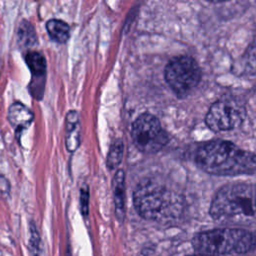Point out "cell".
I'll list each match as a JSON object with an SVG mask.
<instances>
[{
  "mask_svg": "<svg viewBox=\"0 0 256 256\" xmlns=\"http://www.w3.org/2000/svg\"><path fill=\"white\" fill-rule=\"evenodd\" d=\"M134 205L143 218L167 223L182 215L184 198L170 186L154 178H145L134 190Z\"/></svg>",
  "mask_w": 256,
  "mask_h": 256,
  "instance_id": "cell-1",
  "label": "cell"
},
{
  "mask_svg": "<svg viewBox=\"0 0 256 256\" xmlns=\"http://www.w3.org/2000/svg\"><path fill=\"white\" fill-rule=\"evenodd\" d=\"M197 165L205 172L220 176H236L256 172V155L229 141L215 140L196 152Z\"/></svg>",
  "mask_w": 256,
  "mask_h": 256,
  "instance_id": "cell-2",
  "label": "cell"
},
{
  "mask_svg": "<svg viewBox=\"0 0 256 256\" xmlns=\"http://www.w3.org/2000/svg\"><path fill=\"white\" fill-rule=\"evenodd\" d=\"M210 215L225 224H256V186L247 183L223 186L211 202Z\"/></svg>",
  "mask_w": 256,
  "mask_h": 256,
  "instance_id": "cell-3",
  "label": "cell"
},
{
  "mask_svg": "<svg viewBox=\"0 0 256 256\" xmlns=\"http://www.w3.org/2000/svg\"><path fill=\"white\" fill-rule=\"evenodd\" d=\"M192 245L198 254H243L255 247L256 238L240 228H219L197 234Z\"/></svg>",
  "mask_w": 256,
  "mask_h": 256,
  "instance_id": "cell-4",
  "label": "cell"
},
{
  "mask_svg": "<svg viewBox=\"0 0 256 256\" xmlns=\"http://www.w3.org/2000/svg\"><path fill=\"white\" fill-rule=\"evenodd\" d=\"M165 79L171 89L180 97L188 95L201 80V69L189 56L175 57L165 67Z\"/></svg>",
  "mask_w": 256,
  "mask_h": 256,
  "instance_id": "cell-5",
  "label": "cell"
},
{
  "mask_svg": "<svg viewBox=\"0 0 256 256\" xmlns=\"http://www.w3.org/2000/svg\"><path fill=\"white\" fill-rule=\"evenodd\" d=\"M131 135L137 149L147 154L160 151L169 140L159 120L149 113L137 117L132 124Z\"/></svg>",
  "mask_w": 256,
  "mask_h": 256,
  "instance_id": "cell-6",
  "label": "cell"
},
{
  "mask_svg": "<svg viewBox=\"0 0 256 256\" xmlns=\"http://www.w3.org/2000/svg\"><path fill=\"white\" fill-rule=\"evenodd\" d=\"M245 116L246 110L242 104L233 99H223L210 107L205 121L212 131L219 132L239 127Z\"/></svg>",
  "mask_w": 256,
  "mask_h": 256,
  "instance_id": "cell-7",
  "label": "cell"
},
{
  "mask_svg": "<svg viewBox=\"0 0 256 256\" xmlns=\"http://www.w3.org/2000/svg\"><path fill=\"white\" fill-rule=\"evenodd\" d=\"M25 62L31 73L29 92L35 99L41 100L46 82V59L41 53L37 51H28L25 54Z\"/></svg>",
  "mask_w": 256,
  "mask_h": 256,
  "instance_id": "cell-8",
  "label": "cell"
},
{
  "mask_svg": "<svg viewBox=\"0 0 256 256\" xmlns=\"http://www.w3.org/2000/svg\"><path fill=\"white\" fill-rule=\"evenodd\" d=\"M7 118L11 126L15 129L16 137L19 139L21 133L32 124L34 113L23 103L14 102L8 108Z\"/></svg>",
  "mask_w": 256,
  "mask_h": 256,
  "instance_id": "cell-9",
  "label": "cell"
},
{
  "mask_svg": "<svg viewBox=\"0 0 256 256\" xmlns=\"http://www.w3.org/2000/svg\"><path fill=\"white\" fill-rule=\"evenodd\" d=\"M80 120L79 114L75 110H70L65 118V146L73 153L80 145Z\"/></svg>",
  "mask_w": 256,
  "mask_h": 256,
  "instance_id": "cell-10",
  "label": "cell"
},
{
  "mask_svg": "<svg viewBox=\"0 0 256 256\" xmlns=\"http://www.w3.org/2000/svg\"><path fill=\"white\" fill-rule=\"evenodd\" d=\"M125 175L123 170H118L113 178V195L117 218L122 221L124 216V190Z\"/></svg>",
  "mask_w": 256,
  "mask_h": 256,
  "instance_id": "cell-11",
  "label": "cell"
},
{
  "mask_svg": "<svg viewBox=\"0 0 256 256\" xmlns=\"http://www.w3.org/2000/svg\"><path fill=\"white\" fill-rule=\"evenodd\" d=\"M46 30L51 40L59 44L66 43L70 37L69 25L66 22L59 19L49 20L46 23Z\"/></svg>",
  "mask_w": 256,
  "mask_h": 256,
  "instance_id": "cell-12",
  "label": "cell"
},
{
  "mask_svg": "<svg viewBox=\"0 0 256 256\" xmlns=\"http://www.w3.org/2000/svg\"><path fill=\"white\" fill-rule=\"evenodd\" d=\"M239 70L246 75L256 74V36L253 38L243 54Z\"/></svg>",
  "mask_w": 256,
  "mask_h": 256,
  "instance_id": "cell-13",
  "label": "cell"
},
{
  "mask_svg": "<svg viewBox=\"0 0 256 256\" xmlns=\"http://www.w3.org/2000/svg\"><path fill=\"white\" fill-rule=\"evenodd\" d=\"M17 43L20 47H31L37 43L35 29L31 23L23 20L17 30Z\"/></svg>",
  "mask_w": 256,
  "mask_h": 256,
  "instance_id": "cell-14",
  "label": "cell"
},
{
  "mask_svg": "<svg viewBox=\"0 0 256 256\" xmlns=\"http://www.w3.org/2000/svg\"><path fill=\"white\" fill-rule=\"evenodd\" d=\"M123 151H124V145L122 140L116 139L111 144L108 155H107L106 165L110 170L117 168L118 165L121 163L123 158Z\"/></svg>",
  "mask_w": 256,
  "mask_h": 256,
  "instance_id": "cell-15",
  "label": "cell"
},
{
  "mask_svg": "<svg viewBox=\"0 0 256 256\" xmlns=\"http://www.w3.org/2000/svg\"><path fill=\"white\" fill-rule=\"evenodd\" d=\"M30 229V237H29V251L31 254L37 255L41 253L40 244H41V238L39 235V232L37 230V227L34 222H31L29 225Z\"/></svg>",
  "mask_w": 256,
  "mask_h": 256,
  "instance_id": "cell-16",
  "label": "cell"
},
{
  "mask_svg": "<svg viewBox=\"0 0 256 256\" xmlns=\"http://www.w3.org/2000/svg\"><path fill=\"white\" fill-rule=\"evenodd\" d=\"M80 208L82 215L86 217L89 213V188L87 185H83L80 189Z\"/></svg>",
  "mask_w": 256,
  "mask_h": 256,
  "instance_id": "cell-17",
  "label": "cell"
},
{
  "mask_svg": "<svg viewBox=\"0 0 256 256\" xmlns=\"http://www.w3.org/2000/svg\"><path fill=\"white\" fill-rule=\"evenodd\" d=\"M10 194V183L7 178L0 175V199H6Z\"/></svg>",
  "mask_w": 256,
  "mask_h": 256,
  "instance_id": "cell-18",
  "label": "cell"
},
{
  "mask_svg": "<svg viewBox=\"0 0 256 256\" xmlns=\"http://www.w3.org/2000/svg\"><path fill=\"white\" fill-rule=\"evenodd\" d=\"M205 1L212 2V3H218V2H224V1H227V0H205Z\"/></svg>",
  "mask_w": 256,
  "mask_h": 256,
  "instance_id": "cell-19",
  "label": "cell"
}]
</instances>
